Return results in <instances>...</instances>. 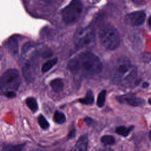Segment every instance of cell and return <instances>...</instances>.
Returning <instances> with one entry per match:
<instances>
[{
	"instance_id": "cell-1",
	"label": "cell",
	"mask_w": 151,
	"mask_h": 151,
	"mask_svg": "<svg viewBox=\"0 0 151 151\" xmlns=\"http://www.w3.org/2000/svg\"><path fill=\"white\" fill-rule=\"evenodd\" d=\"M68 68L75 74L91 77L101 71L103 65L96 54L90 51H85L70 60Z\"/></svg>"
},
{
	"instance_id": "cell-2",
	"label": "cell",
	"mask_w": 151,
	"mask_h": 151,
	"mask_svg": "<svg viewBox=\"0 0 151 151\" xmlns=\"http://www.w3.org/2000/svg\"><path fill=\"white\" fill-rule=\"evenodd\" d=\"M137 77V69L132 64L130 60L124 56L119 57L116 61L113 73V79L116 83L123 86H128Z\"/></svg>"
},
{
	"instance_id": "cell-3",
	"label": "cell",
	"mask_w": 151,
	"mask_h": 151,
	"mask_svg": "<svg viewBox=\"0 0 151 151\" xmlns=\"http://www.w3.org/2000/svg\"><path fill=\"white\" fill-rule=\"evenodd\" d=\"M99 37L101 45L107 50H115L119 47L120 43L119 34L116 28L109 23L100 26Z\"/></svg>"
},
{
	"instance_id": "cell-4",
	"label": "cell",
	"mask_w": 151,
	"mask_h": 151,
	"mask_svg": "<svg viewBox=\"0 0 151 151\" xmlns=\"http://www.w3.org/2000/svg\"><path fill=\"white\" fill-rule=\"evenodd\" d=\"M21 84L19 71L15 68L8 69L0 77V94L5 96L8 93L15 92Z\"/></svg>"
},
{
	"instance_id": "cell-5",
	"label": "cell",
	"mask_w": 151,
	"mask_h": 151,
	"mask_svg": "<svg viewBox=\"0 0 151 151\" xmlns=\"http://www.w3.org/2000/svg\"><path fill=\"white\" fill-rule=\"evenodd\" d=\"M74 42L77 50L94 46L96 42L94 29L90 26L78 29L75 34Z\"/></svg>"
},
{
	"instance_id": "cell-6",
	"label": "cell",
	"mask_w": 151,
	"mask_h": 151,
	"mask_svg": "<svg viewBox=\"0 0 151 151\" xmlns=\"http://www.w3.org/2000/svg\"><path fill=\"white\" fill-rule=\"evenodd\" d=\"M83 9V5L80 1H73L61 11L63 21L67 25H72L78 21Z\"/></svg>"
},
{
	"instance_id": "cell-7",
	"label": "cell",
	"mask_w": 151,
	"mask_h": 151,
	"mask_svg": "<svg viewBox=\"0 0 151 151\" xmlns=\"http://www.w3.org/2000/svg\"><path fill=\"white\" fill-rule=\"evenodd\" d=\"M37 65L35 56L23 60L22 63V74L27 81L31 82L34 80L36 75Z\"/></svg>"
},
{
	"instance_id": "cell-8",
	"label": "cell",
	"mask_w": 151,
	"mask_h": 151,
	"mask_svg": "<svg viewBox=\"0 0 151 151\" xmlns=\"http://www.w3.org/2000/svg\"><path fill=\"white\" fill-rule=\"evenodd\" d=\"M146 19V14L143 11H137L128 14L126 17L127 23L133 27L142 25Z\"/></svg>"
},
{
	"instance_id": "cell-9",
	"label": "cell",
	"mask_w": 151,
	"mask_h": 151,
	"mask_svg": "<svg viewBox=\"0 0 151 151\" xmlns=\"http://www.w3.org/2000/svg\"><path fill=\"white\" fill-rule=\"evenodd\" d=\"M117 100L121 103L130 105L131 106H140L145 103L143 99L138 97L134 94H124L116 97Z\"/></svg>"
},
{
	"instance_id": "cell-10",
	"label": "cell",
	"mask_w": 151,
	"mask_h": 151,
	"mask_svg": "<svg viewBox=\"0 0 151 151\" xmlns=\"http://www.w3.org/2000/svg\"><path fill=\"white\" fill-rule=\"evenodd\" d=\"M88 145V137L86 135H83L78 138L71 151H87Z\"/></svg>"
},
{
	"instance_id": "cell-11",
	"label": "cell",
	"mask_w": 151,
	"mask_h": 151,
	"mask_svg": "<svg viewBox=\"0 0 151 151\" xmlns=\"http://www.w3.org/2000/svg\"><path fill=\"white\" fill-rule=\"evenodd\" d=\"M6 47L9 51L14 55L18 52V40L15 36L11 37L6 42Z\"/></svg>"
},
{
	"instance_id": "cell-12",
	"label": "cell",
	"mask_w": 151,
	"mask_h": 151,
	"mask_svg": "<svg viewBox=\"0 0 151 151\" xmlns=\"http://www.w3.org/2000/svg\"><path fill=\"white\" fill-rule=\"evenodd\" d=\"M50 85L52 90L55 93H59L63 90L64 84L61 79L55 78L51 81Z\"/></svg>"
},
{
	"instance_id": "cell-13",
	"label": "cell",
	"mask_w": 151,
	"mask_h": 151,
	"mask_svg": "<svg viewBox=\"0 0 151 151\" xmlns=\"http://www.w3.org/2000/svg\"><path fill=\"white\" fill-rule=\"evenodd\" d=\"M94 101V97L93 92L91 90H88L84 97L78 99V101L82 104L89 105L93 104Z\"/></svg>"
},
{
	"instance_id": "cell-14",
	"label": "cell",
	"mask_w": 151,
	"mask_h": 151,
	"mask_svg": "<svg viewBox=\"0 0 151 151\" xmlns=\"http://www.w3.org/2000/svg\"><path fill=\"white\" fill-rule=\"evenodd\" d=\"M133 126L126 127L124 126H120L116 127L115 132L117 134L122 136L126 137L130 134V133L133 130Z\"/></svg>"
},
{
	"instance_id": "cell-15",
	"label": "cell",
	"mask_w": 151,
	"mask_h": 151,
	"mask_svg": "<svg viewBox=\"0 0 151 151\" xmlns=\"http://www.w3.org/2000/svg\"><path fill=\"white\" fill-rule=\"evenodd\" d=\"M24 146V144L5 145L2 147L1 151H22Z\"/></svg>"
},
{
	"instance_id": "cell-16",
	"label": "cell",
	"mask_w": 151,
	"mask_h": 151,
	"mask_svg": "<svg viewBox=\"0 0 151 151\" xmlns=\"http://www.w3.org/2000/svg\"><path fill=\"white\" fill-rule=\"evenodd\" d=\"M58 61V58H53L47 62H45L42 66L41 68V71L42 73H46L52 67H54Z\"/></svg>"
},
{
	"instance_id": "cell-17",
	"label": "cell",
	"mask_w": 151,
	"mask_h": 151,
	"mask_svg": "<svg viewBox=\"0 0 151 151\" xmlns=\"http://www.w3.org/2000/svg\"><path fill=\"white\" fill-rule=\"evenodd\" d=\"M25 102L27 106L33 113H35L38 110V105L37 102V100L34 97H28L26 99Z\"/></svg>"
},
{
	"instance_id": "cell-18",
	"label": "cell",
	"mask_w": 151,
	"mask_h": 151,
	"mask_svg": "<svg viewBox=\"0 0 151 151\" xmlns=\"http://www.w3.org/2000/svg\"><path fill=\"white\" fill-rule=\"evenodd\" d=\"M53 120L57 124H63L65 122L66 117L63 113L57 110L54 113Z\"/></svg>"
},
{
	"instance_id": "cell-19",
	"label": "cell",
	"mask_w": 151,
	"mask_h": 151,
	"mask_svg": "<svg viewBox=\"0 0 151 151\" xmlns=\"http://www.w3.org/2000/svg\"><path fill=\"white\" fill-rule=\"evenodd\" d=\"M106 90H103L101 91L98 96L97 99V105L99 107H102L104 106L106 101Z\"/></svg>"
},
{
	"instance_id": "cell-20",
	"label": "cell",
	"mask_w": 151,
	"mask_h": 151,
	"mask_svg": "<svg viewBox=\"0 0 151 151\" xmlns=\"http://www.w3.org/2000/svg\"><path fill=\"white\" fill-rule=\"evenodd\" d=\"M101 143L105 145H113L115 143V138L111 135H104L100 139Z\"/></svg>"
},
{
	"instance_id": "cell-21",
	"label": "cell",
	"mask_w": 151,
	"mask_h": 151,
	"mask_svg": "<svg viewBox=\"0 0 151 151\" xmlns=\"http://www.w3.org/2000/svg\"><path fill=\"white\" fill-rule=\"evenodd\" d=\"M38 122L40 126L41 127V129H42L44 130L47 129L50 126V124H49L48 122L46 120L45 117L44 116H42V114H40L38 116Z\"/></svg>"
},
{
	"instance_id": "cell-22",
	"label": "cell",
	"mask_w": 151,
	"mask_h": 151,
	"mask_svg": "<svg viewBox=\"0 0 151 151\" xmlns=\"http://www.w3.org/2000/svg\"><path fill=\"white\" fill-rule=\"evenodd\" d=\"M84 120L88 125H91L93 123V120L90 117H86Z\"/></svg>"
},
{
	"instance_id": "cell-23",
	"label": "cell",
	"mask_w": 151,
	"mask_h": 151,
	"mask_svg": "<svg viewBox=\"0 0 151 151\" xmlns=\"http://www.w3.org/2000/svg\"><path fill=\"white\" fill-rule=\"evenodd\" d=\"M75 134H76V130H75L74 129H72V130L70 132V133H68V137L69 138H72V137H73L75 136Z\"/></svg>"
},
{
	"instance_id": "cell-24",
	"label": "cell",
	"mask_w": 151,
	"mask_h": 151,
	"mask_svg": "<svg viewBox=\"0 0 151 151\" xmlns=\"http://www.w3.org/2000/svg\"><path fill=\"white\" fill-rule=\"evenodd\" d=\"M97 151H114V150L110 148H103V149H100Z\"/></svg>"
},
{
	"instance_id": "cell-25",
	"label": "cell",
	"mask_w": 151,
	"mask_h": 151,
	"mask_svg": "<svg viewBox=\"0 0 151 151\" xmlns=\"http://www.w3.org/2000/svg\"><path fill=\"white\" fill-rule=\"evenodd\" d=\"M149 84L147 82H144V83L142 84V87H143V88H145L149 86Z\"/></svg>"
},
{
	"instance_id": "cell-26",
	"label": "cell",
	"mask_w": 151,
	"mask_h": 151,
	"mask_svg": "<svg viewBox=\"0 0 151 151\" xmlns=\"http://www.w3.org/2000/svg\"><path fill=\"white\" fill-rule=\"evenodd\" d=\"M148 24H149V27H150V18H149L148 19Z\"/></svg>"
},
{
	"instance_id": "cell-27",
	"label": "cell",
	"mask_w": 151,
	"mask_h": 151,
	"mask_svg": "<svg viewBox=\"0 0 151 151\" xmlns=\"http://www.w3.org/2000/svg\"><path fill=\"white\" fill-rule=\"evenodd\" d=\"M2 51H1V50L0 48V60L2 58Z\"/></svg>"
},
{
	"instance_id": "cell-28",
	"label": "cell",
	"mask_w": 151,
	"mask_h": 151,
	"mask_svg": "<svg viewBox=\"0 0 151 151\" xmlns=\"http://www.w3.org/2000/svg\"><path fill=\"white\" fill-rule=\"evenodd\" d=\"M32 151H42V150L40 149H34V150H32Z\"/></svg>"
}]
</instances>
